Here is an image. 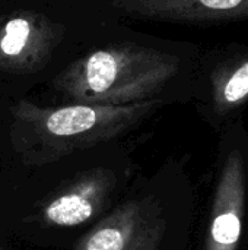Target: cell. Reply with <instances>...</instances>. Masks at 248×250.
Returning a JSON list of instances; mask_svg holds the SVG:
<instances>
[{"mask_svg": "<svg viewBox=\"0 0 248 250\" xmlns=\"http://www.w3.org/2000/svg\"><path fill=\"white\" fill-rule=\"evenodd\" d=\"M115 174L96 168L79 176L70 186L50 198L41 208V220L53 227H77L98 215L115 188Z\"/></svg>", "mask_w": 248, "mask_h": 250, "instance_id": "cell-8", "label": "cell"}, {"mask_svg": "<svg viewBox=\"0 0 248 250\" xmlns=\"http://www.w3.org/2000/svg\"><path fill=\"white\" fill-rule=\"evenodd\" d=\"M164 104L153 98L127 105L41 107L20 100L10 108V144L23 164L42 167L124 135Z\"/></svg>", "mask_w": 248, "mask_h": 250, "instance_id": "cell-2", "label": "cell"}, {"mask_svg": "<svg viewBox=\"0 0 248 250\" xmlns=\"http://www.w3.org/2000/svg\"><path fill=\"white\" fill-rule=\"evenodd\" d=\"M200 48L117 44L94 50L69 64L54 88L80 104L127 105L162 98L167 89L193 88Z\"/></svg>", "mask_w": 248, "mask_h": 250, "instance_id": "cell-1", "label": "cell"}, {"mask_svg": "<svg viewBox=\"0 0 248 250\" xmlns=\"http://www.w3.org/2000/svg\"><path fill=\"white\" fill-rule=\"evenodd\" d=\"M165 218L153 198L117 207L77 243L76 250H159Z\"/></svg>", "mask_w": 248, "mask_h": 250, "instance_id": "cell-4", "label": "cell"}, {"mask_svg": "<svg viewBox=\"0 0 248 250\" xmlns=\"http://www.w3.org/2000/svg\"><path fill=\"white\" fill-rule=\"evenodd\" d=\"M240 148H232L219 173L205 250H238L246 205V170Z\"/></svg>", "mask_w": 248, "mask_h": 250, "instance_id": "cell-7", "label": "cell"}, {"mask_svg": "<svg viewBox=\"0 0 248 250\" xmlns=\"http://www.w3.org/2000/svg\"><path fill=\"white\" fill-rule=\"evenodd\" d=\"M61 37V28L42 13L16 12L1 18L0 69L12 73L39 70Z\"/></svg>", "mask_w": 248, "mask_h": 250, "instance_id": "cell-5", "label": "cell"}, {"mask_svg": "<svg viewBox=\"0 0 248 250\" xmlns=\"http://www.w3.org/2000/svg\"><path fill=\"white\" fill-rule=\"evenodd\" d=\"M0 250H4V249H3V248H1V246H0Z\"/></svg>", "mask_w": 248, "mask_h": 250, "instance_id": "cell-9", "label": "cell"}, {"mask_svg": "<svg viewBox=\"0 0 248 250\" xmlns=\"http://www.w3.org/2000/svg\"><path fill=\"white\" fill-rule=\"evenodd\" d=\"M202 108L216 125H228L248 105V42L229 41L200 50L193 75Z\"/></svg>", "mask_w": 248, "mask_h": 250, "instance_id": "cell-3", "label": "cell"}, {"mask_svg": "<svg viewBox=\"0 0 248 250\" xmlns=\"http://www.w3.org/2000/svg\"><path fill=\"white\" fill-rule=\"evenodd\" d=\"M124 16L184 25L248 22V0H111Z\"/></svg>", "mask_w": 248, "mask_h": 250, "instance_id": "cell-6", "label": "cell"}]
</instances>
